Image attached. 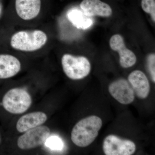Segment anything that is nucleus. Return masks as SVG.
I'll return each mask as SVG.
<instances>
[{
	"mask_svg": "<svg viewBox=\"0 0 155 155\" xmlns=\"http://www.w3.org/2000/svg\"><path fill=\"white\" fill-rule=\"evenodd\" d=\"M51 41L49 28L0 26V47L19 54H35L48 50Z\"/></svg>",
	"mask_w": 155,
	"mask_h": 155,
	"instance_id": "f257e3e1",
	"label": "nucleus"
},
{
	"mask_svg": "<svg viewBox=\"0 0 155 155\" xmlns=\"http://www.w3.org/2000/svg\"><path fill=\"white\" fill-rule=\"evenodd\" d=\"M44 15L42 0H15L14 8L5 11L1 21L7 27H36Z\"/></svg>",
	"mask_w": 155,
	"mask_h": 155,
	"instance_id": "f03ea898",
	"label": "nucleus"
},
{
	"mask_svg": "<svg viewBox=\"0 0 155 155\" xmlns=\"http://www.w3.org/2000/svg\"><path fill=\"white\" fill-rule=\"evenodd\" d=\"M102 125V120L96 116H89L81 119L72 128L71 140L76 146H88L98 135Z\"/></svg>",
	"mask_w": 155,
	"mask_h": 155,
	"instance_id": "7ed1b4c3",
	"label": "nucleus"
},
{
	"mask_svg": "<svg viewBox=\"0 0 155 155\" xmlns=\"http://www.w3.org/2000/svg\"><path fill=\"white\" fill-rule=\"evenodd\" d=\"M32 99L25 89L14 87L5 94L2 100L3 108L7 112L14 115L24 114L30 107Z\"/></svg>",
	"mask_w": 155,
	"mask_h": 155,
	"instance_id": "20e7f679",
	"label": "nucleus"
},
{
	"mask_svg": "<svg viewBox=\"0 0 155 155\" xmlns=\"http://www.w3.org/2000/svg\"><path fill=\"white\" fill-rule=\"evenodd\" d=\"M61 62L64 73L72 80L83 79L89 74L91 70L89 61L83 56L65 54L62 56Z\"/></svg>",
	"mask_w": 155,
	"mask_h": 155,
	"instance_id": "39448f33",
	"label": "nucleus"
},
{
	"mask_svg": "<svg viewBox=\"0 0 155 155\" xmlns=\"http://www.w3.org/2000/svg\"><path fill=\"white\" fill-rule=\"evenodd\" d=\"M50 134L49 127L41 125L22 133L17 139V147L24 150L34 149L45 143Z\"/></svg>",
	"mask_w": 155,
	"mask_h": 155,
	"instance_id": "423d86ee",
	"label": "nucleus"
},
{
	"mask_svg": "<svg viewBox=\"0 0 155 155\" xmlns=\"http://www.w3.org/2000/svg\"><path fill=\"white\" fill-rule=\"evenodd\" d=\"M19 55L0 47V80L12 78L21 72L22 63Z\"/></svg>",
	"mask_w": 155,
	"mask_h": 155,
	"instance_id": "0eeeda50",
	"label": "nucleus"
},
{
	"mask_svg": "<svg viewBox=\"0 0 155 155\" xmlns=\"http://www.w3.org/2000/svg\"><path fill=\"white\" fill-rule=\"evenodd\" d=\"M103 149L106 155H131L135 153L136 146L131 140L111 134L104 140Z\"/></svg>",
	"mask_w": 155,
	"mask_h": 155,
	"instance_id": "6e6552de",
	"label": "nucleus"
},
{
	"mask_svg": "<svg viewBox=\"0 0 155 155\" xmlns=\"http://www.w3.org/2000/svg\"><path fill=\"white\" fill-rule=\"evenodd\" d=\"M108 91L111 95L122 104H129L135 99V94L130 83L123 78L112 82L109 85Z\"/></svg>",
	"mask_w": 155,
	"mask_h": 155,
	"instance_id": "1a4fd4ad",
	"label": "nucleus"
},
{
	"mask_svg": "<svg viewBox=\"0 0 155 155\" xmlns=\"http://www.w3.org/2000/svg\"><path fill=\"white\" fill-rule=\"evenodd\" d=\"M110 45L113 51L118 52L119 63L124 68L132 67L137 62L135 54L125 46L124 39L119 34L114 35L110 40Z\"/></svg>",
	"mask_w": 155,
	"mask_h": 155,
	"instance_id": "9d476101",
	"label": "nucleus"
},
{
	"mask_svg": "<svg viewBox=\"0 0 155 155\" xmlns=\"http://www.w3.org/2000/svg\"><path fill=\"white\" fill-rule=\"evenodd\" d=\"M48 116L41 111H35L21 116L16 123L17 131L23 133L27 130L43 125L48 120Z\"/></svg>",
	"mask_w": 155,
	"mask_h": 155,
	"instance_id": "9b49d317",
	"label": "nucleus"
},
{
	"mask_svg": "<svg viewBox=\"0 0 155 155\" xmlns=\"http://www.w3.org/2000/svg\"><path fill=\"white\" fill-rule=\"evenodd\" d=\"M128 81L138 98L145 99L150 91L149 81L146 75L140 70H136L129 74Z\"/></svg>",
	"mask_w": 155,
	"mask_h": 155,
	"instance_id": "f8f14e48",
	"label": "nucleus"
},
{
	"mask_svg": "<svg viewBox=\"0 0 155 155\" xmlns=\"http://www.w3.org/2000/svg\"><path fill=\"white\" fill-rule=\"evenodd\" d=\"M80 8L85 15L90 17H109L113 13L110 6L101 0H83Z\"/></svg>",
	"mask_w": 155,
	"mask_h": 155,
	"instance_id": "ddd939ff",
	"label": "nucleus"
},
{
	"mask_svg": "<svg viewBox=\"0 0 155 155\" xmlns=\"http://www.w3.org/2000/svg\"><path fill=\"white\" fill-rule=\"evenodd\" d=\"M68 20L78 29H86L93 24V19L91 17L86 16L82 10L72 9L67 13Z\"/></svg>",
	"mask_w": 155,
	"mask_h": 155,
	"instance_id": "4468645a",
	"label": "nucleus"
},
{
	"mask_svg": "<svg viewBox=\"0 0 155 155\" xmlns=\"http://www.w3.org/2000/svg\"><path fill=\"white\" fill-rule=\"evenodd\" d=\"M141 7L145 12L150 14L153 21L155 22V0H141Z\"/></svg>",
	"mask_w": 155,
	"mask_h": 155,
	"instance_id": "2eb2a0df",
	"label": "nucleus"
},
{
	"mask_svg": "<svg viewBox=\"0 0 155 155\" xmlns=\"http://www.w3.org/2000/svg\"><path fill=\"white\" fill-rule=\"evenodd\" d=\"M50 137L46 141L47 146L51 149L58 150H62L64 144L61 139L57 136Z\"/></svg>",
	"mask_w": 155,
	"mask_h": 155,
	"instance_id": "dca6fc26",
	"label": "nucleus"
},
{
	"mask_svg": "<svg viewBox=\"0 0 155 155\" xmlns=\"http://www.w3.org/2000/svg\"><path fill=\"white\" fill-rule=\"evenodd\" d=\"M148 68L152 80L155 82V55L154 54H151L147 59Z\"/></svg>",
	"mask_w": 155,
	"mask_h": 155,
	"instance_id": "f3484780",
	"label": "nucleus"
},
{
	"mask_svg": "<svg viewBox=\"0 0 155 155\" xmlns=\"http://www.w3.org/2000/svg\"><path fill=\"white\" fill-rule=\"evenodd\" d=\"M1 134H0V142H1Z\"/></svg>",
	"mask_w": 155,
	"mask_h": 155,
	"instance_id": "a211bd4d",
	"label": "nucleus"
}]
</instances>
